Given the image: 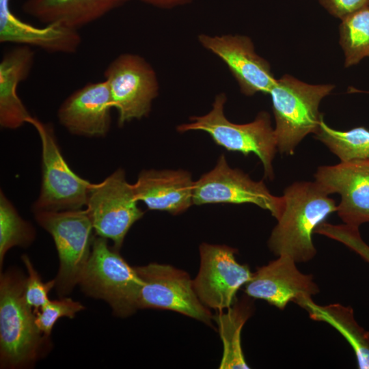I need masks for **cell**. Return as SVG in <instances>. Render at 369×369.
Instances as JSON below:
<instances>
[{
    "label": "cell",
    "instance_id": "obj_1",
    "mask_svg": "<svg viewBox=\"0 0 369 369\" xmlns=\"http://www.w3.org/2000/svg\"><path fill=\"white\" fill-rule=\"evenodd\" d=\"M315 181H298L284 191V209L268 241L276 256L286 255L297 262L316 254L312 241L316 228L336 212L333 199Z\"/></svg>",
    "mask_w": 369,
    "mask_h": 369
},
{
    "label": "cell",
    "instance_id": "obj_2",
    "mask_svg": "<svg viewBox=\"0 0 369 369\" xmlns=\"http://www.w3.org/2000/svg\"><path fill=\"white\" fill-rule=\"evenodd\" d=\"M25 277L16 269L1 274L0 364L1 368L33 366L46 353L49 338L36 323L33 310L25 303Z\"/></svg>",
    "mask_w": 369,
    "mask_h": 369
},
{
    "label": "cell",
    "instance_id": "obj_3",
    "mask_svg": "<svg viewBox=\"0 0 369 369\" xmlns=\"http://www.w3.org/2000/svg\"><path fill=\"white\" fill-rule=\"evenodd\" d=\"M334 87L332 84H308L288 74L275 80L269 94L279 153L292 155L305 137L316 133L323 118L320 102Z\"/></svg>",
    "mask_w": 369,
    "mask_h": 369
},
{
    "label": "cell",
    "instance_id": "obj_4",
    "mask_svg": "<svg viewBox=\"0 0 369 369\" xmlns=\"http://www.w3.org/2000/svg\"><path fill=\"white\" fill-rule=\"evenodd\" d=\"M226 100L224 93L217 94L208 113L191 117L190 122L179 125L177 130L182 133L202 131L208 133L217 145L228 151L241 152L245 156L254 153L263 165L264 177L273 180V161L277 148L270 115L266 111H260L251 122H232L224 113Z\"/></svg>",
    "mask_w": 369,
    "mask_h": 369
},
{
    "label": "cell",
    "instance_id": "obj_5",
    "mask_svg": "<svg viewBox=\"0 0 369 369\" xmlns=\"http://www.w3.org/2000/svg\"><path fill=\"white\" fill-rule=\"evenodd\" d=\"M107 240L94 238L78 285L86 295L106 301L115 316L128 317L138 310L137 299L144 281Z\"/></svg>",
    "mask_w": 369,
    "mask_h": 369
},
{
    "label": "cell",
    "instance_id": "obj_6",
    "mask_svg": "<svg viewBox=\"0 0 369 369\" xmlns=\"http://www.w3.org/2000/svg\"><path fill=\"white\" fill-rule=\"evenodd\" d=\"M38 223L53 237L59 266L55 279L59 297H64L79 284L90 258L94 230L87 210L36 211Z\"/></svg>",
    "mask_w": 369,
    "mask_h": 369
},
{
    "label": "cell",
    "instance_id": "obj_7",
    "mask_svg": "<svg viewBox=\"0 0 369 369\" xmlns=\"http://www.w3.org/2000/svg\"><path fill=\"white\" fill-rule=\"evenodd\" d=\"M28 123L36 129L42 144V181L39 196L33 206L34 212L81 209L86 206L92 183L70 168L51 124L34 117Z\"/></svg>",
    "mask_w": 369,
    "mask_h": 369
},
{
    "label": "cell",
    "instance_id": "obj_8",
    "mask_svg": "<svg viewBox=\"0 0 369 369\" xmlns=\"http://www.w3.org/2000/svg\"><path fill=\"white\" fill-rule=\"evenodd\" d=\"M104 80L119 126L148 115L159 85L154 68L144 57L131 53L119 55L107 66Z\"/></svg>",
    "mask_w": 369,
    "mask_h": 369
},
{
    "label": "cell",
    "instance_id": "obj_9",
    "mask_svg": "<svg viewBox=\"0 0 369 369\" xmlns=\"http://www.w3.org/2000/svg\"><path fill=\"white\" fill-rule=\"evenodd\" d=\"M137 202L133 184L127 182L122 169L92 184L86 210L96 235L111 240L118 250L131 227L144 215Z\"/></svg>",
    "mask_w": 369,
    "mask_h": 369
},
{
    "label": "cell",
    "instance_id": "obj_10",
    "mask_svg": "<svg viewBox=\"0 0 369 369\" xmlns=\"http://www.w3.org/2000/svg\"><path fill=\"white\" fill-rule=\"evenodd\" d=\"M135 268L144 281L137 309L168 310L212 326L213 316L198 298L187 273L155 262Z\"/></svg>",
    "mask_w": 369,
    "mask_h": 369
},
{
    "label": "cell",
    "instance_id": "obj_11",
    "mask_svg": "<svg viewBox=\"0 0 369 369\" xmlns=\"http://www.w3.org/2000/svg\"><path fill=\"white\" fill-rule=\"evenodd\" d=\"M193 202L253 204L269 210L277 220L284 209V198L271 193L262 180L254 181L239 169L229 166L222 154L215 167L194 182Z\"/></svg>",
    "mask_w": 369,
    "mask_h": 369
},
{
    "label": "cell",
    "instance_id": "obj_12",
    "mask_svg": "<svg viewBox=\"0 0 369 369\" xmlns=\"http://www.w3.org/2000/svg\"><path fill=\"white\" fill-rule=\"evenodd\" d=\"M236 250L226 245L202 243L200 246V264L193 280L195 291L208 309L224 310L237 300L238 290L251 278L246 264L235 258Z\"/></svg>",
    "mask_w": 369,
    "mask_h": 369
},
{
    "label": "cell",
    "instance_id": "obj_13",
    "mask_svg": "<svg viewBox=\"0 0 369 369\" xmlns=\"http://www.w3.org/2000/svg\"><path fill=\"white\" fill-rule=\"evenodd\" d=\"M198 41L227 66L243 94L251 96L269 93L276 79L269 62L256 53L249 37L202 33L198 36Z\"/></svg>",
    "mask_w": 369,
    "mask_h": 369
},
{
    "label": "cell",
    "instance_id": "obj_14",
    "mask_svg": "<svg viewBox=\"0 0 369 369\" xmlns=\"http://www.w3.org/2000/svg\"><path fill=\"white\" fill-rule=\"evenodd\" d=\"M314 176L329 195H340L336 213L344 224L359 228L369 223V161L320 166Z\"/></svg>",
    "mask_w": 369,
    "mask_h": 369
},
{
    "label": "cell",
    "instance_id": "obj_15",
    "mask_svg": "<svg viewBox=\"0 0 369 369\" xmlns=\"http://www.w3.org/2000/svg\"><path fill=\"white\" fill-rule=\"evenodd\" d=\"M296 263L291 257L282 255L258 268L245 285V294L280 310L290 301L297 303L316 295L319 288L312 275L301 273Z\"/></svg>",
    "mask_w": 369,
    "mask_h": 369
},
{
    "label": "cell",
    "instance_id": "obj_16",
    "mask_svg": "<svg viewBox=\"0 0 369 369\" xmlns=\"http://www.w3.org/2000/svg\"><path fill=\"white\" fill-rule=\"evenodd\" d=\"M113 107L105 80L88 83L73 92L57 111L60 124L70 133L85 137H103L109 131Z\"/></svg>",
    "mask_w": 369,
    "mask_h": 369
},
{
    "label": "cell",
    "instance_id": "obj_17",
    "mask_svg": "<svg viewBox=\"0 0 369 369\" xmlns=\"http://www.w3.org/2000/svg\"><path fill=\"white\" fill-rule=\"evenodd\" d=\"M11 0H0V42L36 47L51 53L72 54L81 44L79 30L58 23L38 27L17 17Z\"/></svg>",
    "mask_w": 369,
    "mask_h": 369
},
{
    "label": "cell",
    "instance_id": "obj_18",
    "mask_svg": "<svg viewBox=\"0 0 369 369\" xmlns=\"http://www.w3.org/2000/svg\"><path fill=\"white\" fill-rule=\"evenodd\" d=\"M194 182L184 170H144L133 184L138 202L149 209L176 215L193 204Z\"/></svg>",
    "mask_w": 369,
    "mask_h": 369
},
{
    "label": "cell",
    "instance_id": "obj_19",
    "mask_svg": "<svg viewBox=\"0 0 369 369\" xmlns=\"http://www.w3.org/2000/svg\"><path fill=\"white\" fill-rule=\"evenodd\" d=\"M35 53L27 46H18L4 53L0 62V125L16 129L33 117L17 94L20 82L29 76Z\"/></svg>",
    "mask_w": 369,
    "mask_h": 369
},
{
    "label": "cell",
    "instance_id": "obj_20",
    "mask_svg": "<svg viewBox=\"0 0 369 369\" xmlns=\"http://www.w3.org/2000/svg\"><path fill=\"white\" fill-rule=\"evenodd\" d=\"M128 0H26L23 10L44 24L79 29L102 18Z\"/></svg>",
    "mask_w": 369,
    "mask_h": 369
},
{
    "label": "cell",
    "instance_id": "obj_21",
    "mask_svg": "<svg viewBox=\"0 0 369 369\" xmlns=\"http://www.w3.org/2000/svg\"><path fill=\"white\" fill-rule=\"evenodd\" d=\"M297 304L308 312L311 319L328 323L338 331L353 349L358 368L369 369V332L357 323L351 307L340 303L320 305L312 297Z\"/></svg>",
    "mask_w": 369,
    "mask_h": 369
},
{
    "label": "cell",
    "instance_id": "obj_22",
    "mask_svg": "<svg viewBox=\"0 0 369 369\" xmlns=\"http://www.w3.org/2000/svg\"><path fill=\"white\" fill-rule=\"evenodd\" d=\"M246 296L236 302L226 312L217 311L213 320L217 324L223 351L219 368H249L241 347L243 327L252 315L254 302Z\"/></svg>",
    "mask_w": 369,
    "mask_h": 369
},
{
    "label": "cell",
    "instance_id": "obj_23",
    "mask_svg": "<svg viewBox=\"0 0 369 369\" xmlns=\"http://www.w3.org/2000/svg\"><path fill=\"white\" fill-rule=\"evenodd\" d=\"M340 161H369V130L364 126L348 131H338L321 120L314 134Z\"/></svg>",
    "mask_w": 369,
    "mask_h": 369
},
{
    "label": "cell",
    "instance_id": "obj_24",
    "mask_svg": "<svg viewBox=\"0 0 369 369\" xmlns=\"http://www.w3.org/2000/svg\"><path fill=\"white\" fill-rule=\"evenodd\" d=\"M339 33L346 68L369 57V5L342 18Z\"/></svg>",
    "mask_w": 369,
    "mask_h": 369
},
{
    "label": "cell",
    "instance_id": "obj_25",
    "mask_svg": "<svg viewBox=\"0 0 369 369\" xmlns=\"http://www.w3.org/2000/svg\"><path fill=\"white\" fill-rule=\"evenodd\" d=\"M36 236L33 226L18 213L4 193H0V265L7 251L15 246L29 245Z\"/></svg>",
    "mask_w": 369,
    "mask_h": 369
},
{
    "label": "cell",
    "instance_id": "obj_26",
    "mask_svg": "<svg viewBox=\"0 0 369 369\" xmlns=\"http://www.w3.org/2000/svg\"><path fill=\"white\" fill-rule=\"evenodd\" d=\"M85 307L70 297H61L59 300H49L37 312L36 323L42 333L49 338L56 322L63 317L74 318Z\"/></svg>",
    "mask_w": 369,
    "mask_h": 369
},
{
    "label": "cell",
    "instance_id": "obj_27",
    "mask_svg": "<svg viewBox=\"0 0 369 369\" xmlns=\"http://www.w3.org/2000/svg\"><path fill=\"white\" fill-rule=\"evenodd\" d=\"M21 258L27 271L24 286V299L27 305L36 313L49 301V292L55 286V279L43 282L29 258L25 254Z\"/></svg>",
    "mask_w": 369,
    "mask_h": 369
},
{
    "label": "cell",
    "instance_id": "obj_28",
    "mask_svg": "<svg viewBox=\"0 0 369 369\" xmlns=\"http://www.w3.org/2000/svg\"><path fill=\"white\" fill-rule=\"evenodd\" d=\"M314 234L342 243L369 263V245L361 238L359 228L344 223L334 225L325 221L316 228Z\"/></svg>",
    "mask_w": 369,
    "mask_h": 369
},
{
    "label": "cell",
    "instance_id": "obj_29",
    "mask_svg": "<svg viewBox=\"0 0 369 369\" xmlns=\"http://www.w3.org/2000/svg\"><path fill=\"white\" fill-rule=\"evenodd\" d=\"M333 16L341 20L369 4V0H319Z\"/></svg>",
    "mask_w": 369,
    "mask_h": 369
},
{
    "label": "cell",
    "instance_id": "obj_30",
    "mask_svg": "<svg viewBox=\"0 0 369 369\" xmlns=\"http://www.w3.org/2000/svg\"><path fill=\"white\" fill-rule=\"evenodd\" d=\"M150 5L162 9L174 8L189 3L193 0H139Z\"/></svg>",
    "mask_w": 369,
    "mask_h": 369
},
{
    "label": "cell",
    "instance_id": "obj_31",
    "mask_svg": "<svg viewBox=\"0 0 369 369\" xmlns=\"http://www.w3.org/2000/svg\"><path fill=\"white\" fill-rule=\"evenodd\" d=\"M367 92V93H368V94H369V92Z\"/></svg>",
    "mask_w": 369,
    "mask_h": 369
},
{
    "label": "cell",
    "instance_id": "obj_32",
    "mask_svg": "<svg viewBox=\"0 0 369 369\" xmlns=\"http://www.w3.org/2000/svg\"><path fill=\"white\" fill-rule=\"evenodd\" d=\"M368 5H369V4H368Z\"/></svg>",
    "mask_w": 369,
    "mask_h": 369
}]
</instances>
